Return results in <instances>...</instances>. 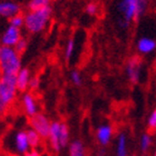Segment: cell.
<instances>
[{"label":"cell","instance_id":"7c38bea8","mask_svg":"<svg viewBox=\"0 0 156 156\" xmlns=\"http://www.w3.org/2000/svg\"><path fill=\"white\" fill-rule=\"evenodd\" d=\"M59 127H60L59 122H52L50 124V129H49L48 134V140L50 142L51 148L55 151L56 153L62 150L60 144H59Z\"/></svg>","mask_w":156,"mask_h":156},{"label":"cell","instance_id":"30bf717a","mask_svg":"<svg viewBox=\"0 0 156 156\" xmlns=\"http://www.w3.org/2000/svg\"><path fill=\"white\" fill-rule=\"evenodd\" d=\"M31 76H30V70L28 68H21L19 72L16 74V86L17 90L21 93H26L28 89V85Z\"/></svg>","mask_w":156,"mask_h":156},{"label":"cell","instance_id":"2e32d148","mask_svg":"<svg viewBox=\"0 0 156 156\" xmlns=\"http://www.w3.org/2000/svg\"><path fill=\"white\" fill-rule=\"evenodd\" d=\"M69 142V128L66 123H60L59 127V144L60 147H66Z\"/></svg>","mask_w":156,"mask_h":156},{"label":"cell","instance_id":"f1b7e54d","mask_svg":"<svg viewBox=\"0 0 156 156\" xmlns=\"http://www.w3.org/2000/svg\"><path fill=\"white\" fill-rule=\"evenodd\" d=\"M3 111V107H2V104H1V99H0V113Z\"/></svg>","mask_w":156,"mask_h":156},{"label":"cell","instance_id":"7402d4cb","mask_svg":"<svg viewBox=\"0 0 156 156\" xmlns=\"http://www.w3.org/2000/svg\"><path fill=\"white\" fill-rule=\"evenodd\" d=\"M74 51H75V39L70 38L66 44L65 47V58L67 60L72 58V56L74 55Z\"/></svg>","mask_w":156,"mask_h":156},{"label":"cell","instance_id":"277c9868","mask_svg":"<svg viewBox=\"0 0 156 156\" xmlns=\"http://www.w3.org/2000/svg\"><path fill=\"white\" fill-rule=\"evenodd\" d=\"M117 8L122 15V18L119 19V25L123 28L128 27L130 21L140 18L136 0H120Z\"/></svg>","mask_w":156,"mask_h":156},{"label":"cell","instance_id":"f546056e","mask_svg":"<svg viewBox=\"0 0 156 156\" xmlns=\"http://www.w3.org/2000/svg\"><path fill=\"white\" fill-rule=\"evenodd\" d=\"M8 156H21V155H19V154H10Z\"/></svg>","mask_w":156,"mask_h":156},{"label":"cell","instance_id":"e0dca14e","mask_svg":"<svg viewBox=\"0 0 156 156\" xmlns=\"http://www.w3.org/2000/svg\"><path fill=\"white\" fill-rule=\"evenodd\" d=\"M26 134H27V140H28L30 148L35 150L38 146H40V144H41V137L39 136L35 130L29 128V129L26 130Z\"/></svg>","mask_w":156,"mask_h":156},{"label":"cell","instance_id":"4316f807","mask_svg":"<svg viewBox=\"0 0 156 156\" xmlns=\"http://www.w3.org/2000/svg\"><path fill=\"white\" fill-rule=\"evenodd\" d=\"M70 79H72V81L76 86H79V85L81 84V76H80V74H79V72H77V70L72 72V74H70Z\"/></svg>","mask_w":156,"mask_h":156},{"label":"cell","instance_id":"9a60e30c","mask_svg":"<svg viewBox=\"0 0 156 156\" xmlns=\"http://www.w3.org/2000/svg\"><path fill=\"white\" fill-rule=\"evenodd\" d=\"M85 155H86L85 146L80 140H76L70 143V145H69V156H85Z\"/></svg>","mask_w":156,"mask_h":156},{"label":"cell","instance_id":"603a6c76","mask_svg":"<svg viewBox=\"0 0 156 156\" xmlns=\"http://www.w3.org/2000/svg\"><path fill=\"white\" fill-rule=\"evenodd\" d=\"M27 46H28V42H27L26 39L23 37V38L19 40V41L17 42V45L13 47V49H15V50H16V51L20 55L21 52H23L27 49Z\"/></svg>","mask_w":156,"mask_h":156},{"label":"cell","instance_id":"52a82bcc","mask_svg":"<svg viewBox=\"0 0 156 156\" xmlns=\"http://www.w3.org/2000/svg\"><path fill=\"white\" fill-rule=\"evenodd\" d=\"M21 38H23L21 29L15 28L12 26H8L0 36V45L13 48Z\"/></svg>","mask_w":156,"mask_h":156},{"label":"cell","instance_id":"7a4b0ae2","mask_svg":"<svg viewBox=\"0 0 156 156\" xmlns=\"http://www.w3.org/2000/svg\"><path fill=\"white\" fill-rule=\"evenodd\" d=\"M21 69L20 55L11 47L0 45V73L1 75H13Z\"/></svg>","mask_w":156,"mask_h":156},{"label":"cell","instance_id":"ba28073f","mask_svg":"<svg viewBox=\"0 0 156 156\" xmlns=\"http://www.w3.org/2000/svg\"><path fill=\"white\" fill-rule=\"evenodd\" d=\"M21 103H23V107L26 112V114L29 117H33L38 114V104H37L35 96L31 93H25L21 98Z\"/></svg>","mask_w":156,"mask_h":156},{"label":"cell","instance_id":"ac0fdd59","mask_svg":"<svg viewBox=\"0 0 156 156\" xmlns=\"http://www.w3.org/2000/svg\"><path fill=\"white\" fill-rule=\"evenodd\" d=\"M116 156H127V137L125 134H120L118 136Z\"/></svg>","mask_w":156,"mask_h":156},{"label":"cell","instance_id":"83f0119b","mask_svg":"<svg viewBox=\"0 0 156 156\" xmlns=\"http://www.w3.org/2000/svg\"><path fill=\"white\" fill-rule=\"evenodd\" d=\"M39 78L38 77H31L29 80V85H28V88H30L31 90H36L37 88L39 87Z\"/></svg>","mask_w":156,"mask_h":156},{"label":"cell","instance_id":"484cf974","mask_svg":"<svg viewBox=\"0 0 156 156\" xmlns=\"http://www.w3.org/2000/svg\"><path fill=\"white\" fill-rule=\"evenodd\" d=\"M98 11V6L95 2H89L86 6V12L89 15V16H95Z\"/></svg>","mask_w":156,"mask_h":156},{"label":"cell","instance_id":"8fae6325","mask_svg":"<svg viewBox=\"0 0 156 156\" xmlns=\"http://www.w3.org/2000/svg\"><path fill=\"white\" fill-rule=\"evenodd\" d=\"M96 136H97L98 143L101 144V146H106L109 144V142L112 140V137H113V127L108 124L101 125V126L98 127Z\"/></svg>","mask_w":156,"mask_h":156},{"label":"cell","instance_id":"8992f818","mask_svg":"<svg viewBox=\"0 0 156 156\" xmlns=\"http://www.w3.org/2000/svg\"><path fill=\"white\" fill-rule=\"evenodd\" d=\"M142 68H143V62L138 56H134L128 59L126 66V74L130 83L133 84L140 83V76H142Z\"/></svg>","mask_w":156,"mask_h":156},{"label":"cell","instance_id":"44dd1931","mask_svg":"<svg viewBox=\"0 0 156 156\" xmlns=\"http://www.w3.org/2000/svg\"><path fill=\"white\" fill-rule=\"evenodd\" d=\"M9 26H12L15 28H18V29H21L23 27V15H15L13 17H11L9 19Z\"/></svg>","mask_w":156,"mask_h":156},{"label":"cell","instance_id":"ffe728a7","mask_svg":"<svg viewBox=\"0 0 156 156\" xmlns=\"http://www.w3.org/2000/svg\"><path fill=\"white\" fill-rule=\"evenodd\" d=\"M151 146H152V136L147 133L143 134L140 137V151L143 153H146Z\"/></svg>","mask_w":156,"mask_h":156},{"label":"cell","instance_id":"3957f363","mask_svg":"<svg viewBox=\"0 0 156 156\" xmlns=\"http://www.w3.org/2000/svg\"><path fill=\"white\" fill-rule=\"evenodd\" d=\"M16 76L0 75V99L3 109L15 103L17 97Z\"/></svg>","mask_w":156,"mask_h":156},{"label":"cell","instance_id":"d4e9b609","mask_svg":"<svg viewBox=\"0 0 156 156\" xmlns=\"http://www.w3.org/2000/svg\"><path fill=\"white\" fill-rule=\"evenodd\" d=\"M147 125H148V128H150L151 130H155V127H156V111L155 109L151 113L150 117H148V120H147Z\"/></svg>","mask_w":156,"mask_h":156},{"label":"cell","instance_id":"5b68a950","mask_svg":"<svg viewBox=\"0 0 156 156\" xmlns=\"http://www.w3.org/2000/svg\"><path fill=\"white\" fill-rule=\"evenodd\" d=\"M50 120L44 114H36L30 117V128L34 129L42 138H48L49 129H50Z\"/></svg>","mask_w":156,"mask_h":156},{"label":"cell","instance_id":"4fadbf2b","mask_svg":"<svg viewBox=\"0 0 156 156\" xmlns=\"http://www.w3.org/2000/svg\"><path fill=\"white\" fill-rule=\"evenodd\" d=\"M15 147L19 154H26L30 151L29 143L27 140L26 130H19L15 135Z\"/></svg>","mask_w":156,"mask_h":156},{"label":"cell","instance_id":"9c48e42d","mask_svg":"<svg viewBox=\"0 0 156 156\" xmlns=\"http://www.w3.org/2000/svg\"><path fill=\"white\" fill-rule=\"evenodd\" d=\"M20 6L15 1H0V17L10 19L15 15L20 13Z\"/></svg>","mask_w":156,"mask_h":156},{"label":"cell","instance_id":"cb8c5ba5","mask_svg":"<svg viewBox=\"0 0 156 156\" xmlns=\"http://www.w3.org/2000/svg\"><path fill=\"white\" fill-rule=\"evenodd\" d=\"M136 2H137V6H138V10H140V15L142 17L145 13V11L147 10L150 0H136Z\"/></svg>","mask_w":156,"mask_h":156},{"label":"cell","instance_id":"d6986e66","mask_svg":"<svg viewBox=\"0 0 156 156\" xmlns=\"http://www.w3.org/2000/svg\"><path fill=\"white\" fill-rule=\"evenodd\" d=\"M50 3H51V0H29L28 8H29V11L39 10L45 8V7H49Z\"/></svg>","mask_w":156,"mask_h":156},{"label":"cell","instance_id":"5bb4252c","mask_svg":"<svg viewBox=\"0 0 156 156\" xmlns=\"http://www.w3.org/2000/svg\"><path fill=\"white\" fill-rule=\"evenodd\" d=\"M156 48V41L155 39L151 37H142L137 41V50L142 55H148L155 50Z\"/></svg>","mask_w":156,"mask_h":156},{"label":"cell","instance_id":"6da1fadb","mask_svg":"<svg viewBox=\"0 0 156 156\" xmlns=\"http://www.w3.org/2000/svg\"><path fill=\"white\" fill-rule=\"evenodd\" d=\"M51 6L45 7V8L39 10L28 11L23 16V27L30 34L41 33L42 30H45L46 27L48 26L50 18H51Z\"/></svg>","mask_w":156,"mask_h":156}]
</instances>
